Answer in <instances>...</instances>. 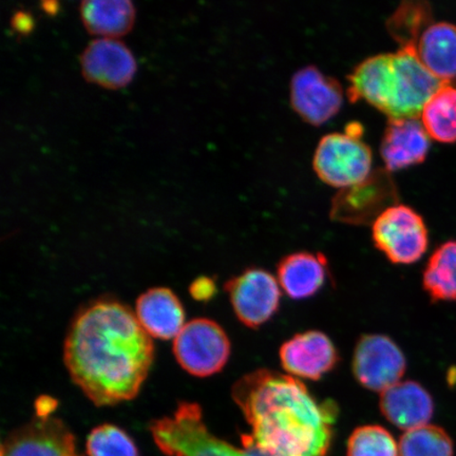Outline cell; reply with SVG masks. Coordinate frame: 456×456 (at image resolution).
I'll return each instance as SVG.
<instances>
[{
	"label": "cell",
	"mask_w": 456,
	"mask_h": 456,
	"mask_svg": "<svg viewBox=\"0 0 456 456\" xmlns=\"http://www.w3.org/2000/svg\"><path fill=\"white\" fill-rule=\"evenodd\" d=\"M155 357V346L126 305L101 299L77 314L68 330L64 359L73 383L95 406L136 397Z\"/></svg>",
	"instance_id": "cell-1"
},
{
	"label": "cell",
	"mask_w": 456,
	"mask_h": 456,
	"mask_svg": "<svg viewBox=\"0 0 456 456\" xmlns=\"http://www.w3.org/2000/svg\"><path fill=\"white\" fill-rule=\"evenodd\" d=\"M233 401L255 441L283 456H327L338 406L319 403L298 379L265 369L239 379Z\"/></svg>",
	"instance_id": "cell-2"
},
{
	"label": "cell",
	"mask_w": 456,
	"mask_h": 456,
	"mask_svg": "<svg viewBox=\"0 0 456 456\" xmlns=\"http://www.w3.org/2000/svg\"><path fill=\"white\" fill-rule=\"evenodd\" d=\"M151 431L158 448L167 456H283L261 446L252 435L242 436L241 448L215 436L195 403H180L173 415L153 421Z\"/></svg>",
	"instance_id": "cell-3"
},
{
	"label": "cell",
	"mask_w": 456,
	"mask_h": 456,
	"mask_svg": "<svg viewBox=\"0 0 456 456\" xmlns=\"http://www.w3.org/2000/svg\"><path fill=\"white\" fill-rule=\"evenodd\" d=\"M370 148L358 136L330 134L319 142L314 170L324 183L342 188L361 183L372 173Z\"/></svg>",
	"instance_id": "cell-4"
},
{
	"label": "cell",
	"mask_w": 456,
	"mask_h": 456,
	"mask_svg": "<svg viewBox=\"0 0 456 456\" xmlns=\"http://www.w3.org/2000/svg\"><path fill=\"white\" fill-rule=\"evenodd\" d=\"M231 341L214 321L197 318L187 322L174 341V354L182 369L197 378L219 373L231 356Z\"/></svg>",
	"instance_id": "cell-5"
},
{
	"label": "cell",
	"mask_w": 456,
	"mask_h": 456,
	"mask_svg": "<svg viewBox=\"0 0 456 456\" xmlns=\"http://www.w3.org/2000/svg\"><path fill=\"white\" fill-rule=\"evenodd\" d=\"M376 248L395 265H412L427 252L429 235L419 214L396 204L381 214L372 225Z\"/></svg>",
	"instance_id": "cell-6"
},
{
	"label": "cell",
	"mask_w": 456,
	"mask_h": 456,
	"mask_svg": "<svg viewBox=\"0 0 456 456\" xmlns=\"http://www.w3.org/2000/svg\"><path fill=\"white\" fill-rule=\"evenodd\" d=\"M398 204V192L390 171L378 168L366 180L342 188L330 207V219L350 225H373L387 208Z\"/></svg>",
	"instance_id": "cell-7"
},
{
	"label": "cell",
	"mask_w": 456,
	"mask_h": 456,
	"mask_svg": "<svg viewBox=\"0 0 456 456\" xmlns=\"http://www.w3.org/2000/svg\"><path fill=\"white\" fill-rule=\"evenodd\" d=\"M239 322L249 329L264 326L281 306V290L271 273L248 269L224 284Z\"/></svg>",
	"instance_id": "cell-8"
},
{
	"label": "cell",
	"mask_w": 456,
	"mask_h": 456,
	"mask_svg": "<svg viewBox=\"0 0 456 456\" xmlns=\"http://www.w3.org/2000/svg\"><path fill=\"white\" fill-rule=\"evenodd\" d=\"M406 370L403 351L387 336L368 334L357 341L352 370L366 389L383 393L398 384Z\"/></svg>",
	"instance_id": "cell-9"
},
{
	"label": "cell",
	"mask_w": 456,
	"mask_h": 456,
	"mask_svg": "<svg viewBox=\"0 0 456 456\" xmlns=\"http://www.w3.org/2000/svg\"><path fill=\"white\" fill-rule=\"evenodd\" d=\"M344 89L315 66L302 68L290 82V104L305 122L321 126L341 110Z\"/></svg>",
	"instance_id": "cell-10"
},
{
	"label": "cell",
	"mask_w": 456,
	"mask_h": 456,
	"mask_svg": "<svg viewBox=\"0 0 456 456\" xmlns=\"http://www.w3.org/2000/svg\"><path fill=\"white\" fill-rule=\"evenodd\" d=\"M2 456H83L76 438L60 419L38 415L9 435L3 443Z\"/></svg>",
	"instance_id": "cell-11"
},
{
	"label": "cell",
	"mask_w": 456,
	"mask_h": 456,
	"mask_svg": "<svg viewBox=\"0 0 456 456\" xmlns=\"http://www.w3.org/2000/svg\"><path fill=\"white\" fill-rule=\"evenodd\" d=\"M281 366L294 378L319 380L339 362L338 349L321 330H306L285 341L279 351Z\"/></svg>",
	"instance_id": "cell-12"
},
{
	"label": "cell",
	"mask_w": 456,
	"mask_h": 456,
	"mask_svg": "<svg viewBox=\"0 0 456 456\" xmlns=\"http://www.w3.org/2000/svg\"><path fill=\"white\" fill-rule=\"evenodd\" d=\"M429 138L419 118H389L380 144L386 169L392 173L423 163Z\"/></svg>",
	"instance_id": "cell-13"
},
{
	"label": "cell",
	"mask_w": 456,
	"mask_h": 456,
	"mask_svg": "<svg viewBox=\"0 0 456 456\" xmlns=\"http://www.w3.org/2000/svg\"><path fill=\"white\" fill-rule=\"evenodd\" d=\"M82 67L86 78L108 88H118L133 78L135 61L122 43L111 38L95 39L85 49Z\"/></svg>",
	"instance_id": "cell-14"
},
{
	"label": "cell",
	"mask_w": 456,
	"mask_h": 456,
	"mask_svg": "<svg viewBox=\"0 0 456 456\" xmlns=\"http://www.w3.org/2000/svg\"><path fill=\"white\" fill-rule=\"evenodd\" d=\"M379 408L387 421L402 430L428 425L435 412V403L416 381H399L380 395Z\"/></svg>",
	"instance_id": "cell-15"
},
{
	"label": "cell",
	"mask_w": 456,
	"mask_h": 456,
	"mask_svg": "<svg viewBox=\"0 0 456 456\" xmlns=\"http://www.w3.org/2000/svg\"><path fill=\"white\" fill-rule=\"evenodd\" d=\"M135 316L151 338L175 339L185 327V311L173 290L148 289L136 300Z\"/></svg>",
	"instance_id": "cell-16"
},
{
	"label": "cell",
	"mask_w": 456,
	"mask_h": 456,
	"mask_svg": "<svg viewBox=\"0 0 456 456\" xmlns=\"http://www.w3.org/2000/svg\"><path fill=\"white\" fill-rule=\"evenodd\" d=\"M277 277L289 297L294 300L313 297L328 281L327 256L309 252L285 256L277 265Z\"/></svg>",
	"instance_id": "cell-17"
},
{
	"label": "cell",
	"mask_w": 456,
	"mask_h": 456,
	"mask_svg": "<svg viewBox=\"0 0 456 456\" xmlns=\"http://www.w3.org/2000/svg\"><path fill=\"white\" fill-rule=\"evenodd\" d=\"M416 51L420 61L433 76L444 83L456 77V26L437 22L428 27Z\"/></svg>",
	"instance_id": "cell-18"
},
{
	"label": "cell",
	"mask_w": 456,
	"mask_h": 456,
	"mask_svg": "<svg viewBox=\"0 0 456 456\" xmlns=\"http://www.w3.org/2000/svg\"><path fill=\"white\" fill-rule=\"evenodd\" d=\"M84 24L88 30L106 37L126 33L133 25L134 10L126 0H91L81 8Z\"/></svg>",
	"instance_id": "cell-19"
},
{
	"label": "cell",
	"mask_w": 456,
	"mask_h": 456,
	"mask_svg": "<svg viewBox=\"0 0 456 456\" xmlns=\"http://www.w3.org/2000/svg\"><path fill=\"white\" fill-rule=\"evenodd\" d=\"M423 287L432 301H456V241L444 243L433 252Z\"/></svg>",
	"instance_id": "cell-20"
},
{
	"label": "cell",
	"mask_w": 456,
	"mask_h": 456,
	"mask_svg": "<svg viewBox=\"0 0 456 456\" xmlns=\"http://www.w3.org/2000/svg\"><path fill=\"white\" fill-rule=\"evenodd\" d=\"M421 123L431 139L450 144L456 142V88L444 84L428 101Z\"/></svg>",
	"instance_id": "cell-21"
},
{
	"label": "cell",
	"mask_w": 456,
	"mask_h": 456,
	"mask_svg": "<svg viewBox=\"0 0 456 456\" xmlns=\"http://www.w3.org/2000/svg\"><path fill=\"white\" fill-rule=\"evenodd\" d=\"M432 25V10L425 2H404L387 21V32L399 49L418 47L426 28Z\"/></svg>",
	"instance_id": "cell-22"
},
{
	"label": "cell",
	"mask_w": 456,
	"mask_h": 456,
	"mask_svg": "<svg viewBox=\"0 0 456 456\" xmlns=\"http://www.w3.org/2000/svg\"><path fill=\"white\" fill-rule=\"evenodd\" d=\"M398 453L399 456H453V444L442 428L426 425L403 433Z\"/></svg>",
	"instance_id": "cell-23"
},
{
	"label": "cell",
	"mask_w": 456,
	"mask_h": 456,
	"mask_svg": "<svg viewBox=\"0 0 456 456\" xmlns=\"http://www.w3.org/2000/svg\"><path fill=\"white\" fill-rule=\"evenodd\" d=\"M347 456H398L395 437L384 427L368 425L353 431L346 448Z\"/></svg>",
	"instance_id": "cell-24"
},
{
	"label": "cell",
	"mask_w": 456,
	"mask_h": 456,
	"mask_svg": "<svg viewBox=\"0 0 456 456\" xmlns=\"http://www.w3.org/2000/svg\"><path fill=\"white\" fill-rule=\"evenodd\" d=\"M88 456H139L133 438L121 428L104 424L94 428L87 440Z\"/></svg>",
	"instance_id": "cell-25"
},
{
	"label": "cell",
	"mask_w": 456,
	"mask_h": 456,
	"mask_svg": "<svg viewBox=\"0 0 456 456\" xmlns=\"http://www.w3.org/2000/svg\"><path fill=\"white\" fill-rule=\"evenodd\" d=\"M216 290L215 282L207 277L197 279L191 287L192 297L200 301L209 300L216 294Z\"/></svg>",
	"instance_id": "cell-26"
},
{
	"label": "cell",
	"mask_w": 456,
	"mask_h": 456,
	"mask_svg": "<svg viewBox=\"0 0 456 456\" xmlns=\"http://www.w3.org/2000/svg\"><path fill=\"white\" fill-rule=\"evenodd\" d=\"M12 26L17 32L26 34L30 32L33 28V20L31 15L26 12H16L13 16Z\"/></svg>",
	"instance_id": "cell-27"
},
{
	"label": "cell",
	"mask_w": 456,
	"mask_h": 456,
	"mask_svg": "<svg viewBox=\"0 0 456 456\" xmlns=\"http://www.w3.org/2000/svg\"><path fill=\"white\" fill-rule=\"evenodd\" d=\"M43 8L45 11H47L49 14H53L57 9V4L51 2V3H44Z\"/></svg>",
	"instance_id": "cell-28"
}]
</instances>
